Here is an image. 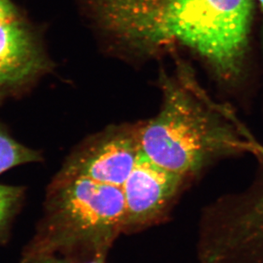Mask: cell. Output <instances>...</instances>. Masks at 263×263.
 <instances>
[{"instance_id": "obj_1", "label": "cell", "mask_w": 263, "mask_h": 263, "mask_svg": "<svg viewBox=\"0 0 263 263\" xmlns=\"http://www.w3.org/2000/svg\"><path fill=\"white\" fill-rule=\"evenodd\" d=\"M253 0H100L105 29L143 53L181 46L224 80L238 77L248 49Z\"/></svg>"}, {"instance_id": "obj_2", "label": "cell", "mask_w": 263, "mask_h": 263, "mask_svg": "<svg viewBox=\"0 0 263 263\" xmlns=\"http://www.w3.org/2000/svg\"><path fill=\"white\" fill-rule=\"evenodd\" d=\"M158 115L136 128L140 149L150 160L187 179L213 162L246 152L263 155L231 109L214 102L191 67L179 63L162 74Z\"/></svg>"}, {"instance_id": "obj_3", "label": "cell", "mask_w": 263, "mask_h": 263, "mask_svg": "<svg viewBox=\"0 0 263 263\" xmlns=\"http://www.w3.org/2000/svg\"><path fill=\"white\" fill-rule=\"evenodd\" d=\"M125 206L122 186L74 178L54 183L41 251L89 246L107 251L124 228Z\"/></svg>"}, {"instance_id": "obj_4", "label": "cell", "mask_w": 263, "mask_h": 263, "mask_svg": "<svg viewBox=\"0 0 263 263\" xmlns=\"http://www.w3.org/2000/svg\"><path fill=\"white\" fill-rule=\"evenodd\" d=\"M207 234L220 262L263 263V174L246 194L211 208Z\"/></svg>"}, {"instance_id": "obj_5", "label": "cell", "mask_w": 263, "mask_h": 263, "mask_svg": "<svg viewBox=\"0 0 263 263\" xmlns=\"http://www.w3.org/2000/svg\"><path fill=\"white\" fill-rule=\"evenodd\" d=\"M136 128H112L85 142L69 157L55 183L85 178L122 186L139 156Z\"/></svg>"}, {"instance_id": "obj_6", "label": "cell", "mask_w": 263, "mask_h": 263, "mask_svg": "<svg viewBox=\"0 0 263 263\" xmlns=\"http://www.w3.org/2000/svg\"><path fill=\"white\" fill-rule=\"evenodd\" d=\"M186 179L159 166L142 151L122 186L125 206L124 228L142 227L163 216Z\"/></svg>"}, {"instance_id": "obj_7", "label": "cell", "mask_w": 263, "mask_h": 263, "mask_svg": "<svg viewBox=\"0 0 263 263\" xmlns=\"http://www.w3.org/2000/svg\"><path fill=\"white\" fill-rule=\"evenodd\" d=\"M44 65L37 40L21 15L0 23V96L32 80Z\"/></svg>"}, {"instance_id": "obj_8", "label": "cell", "mask_w": 263, "mask_h": 263, "mask_svg": "<svg viewBox=\"0 0 263 263\" xmlns=\"http://www.w3.org/2000/svg\"><path fill=\"white\" fill-rule=\"evenodd\" d=\"M40 159L37 152L16 142L0 127V174L13 167Z\"/></svg>"}, {"instance_id": "obj_9", "label": "cell", "mask_w": 263, "mask_h": 263, "mask_svg": "<svg viewBox=\"0 0 263 263\" xmlns=\"http://www.w3.org/2000/svg\"><path fill=\"white\" fill-rule=\"evenodd\" d=\"M23 197V189L0 185V236L4 233Z\"/></svg>"}, {"instance_id": "obj_10", "label": "cell", "mask_w": 263, "mask_h": 263, "mask_svg": "<svg viewBox=\"0 0 263 263\" xmlns=\"http://www.w3.org/2000/svg\"><path fill=\"white\" fill-rule=\"evenodd\" d=\"M20 15L10 0H0V23Z\"/></svg>"}, {"instance_id": "obj_11", "label": "cell", "mask_w": 263, "mask_h": 263, "mask_svg": "<svg viewBox=\"0 0 263 263\" xmlns=\"http://www.w3.org/2000/svg\"><path fill=\"white\" fill-rule=\"evenodd\" d=\"M23 263H71L67 260L57 258L51 254H32Z\"/></svg>"}, {"instance_id": "obj_12", "label": "cell", "mask_w": 263, "mask_h": 263, "mask_svg": "<svg viewBox=\"0 0 263 263\" xmlns=\"http://www.w3.org/2000/svg\"><path fill=\"white\" fill-rule=\"evenodd\" d=\"M106 251H97L91 258L82 263H106Z\"/></svg>"}]
</instances>
